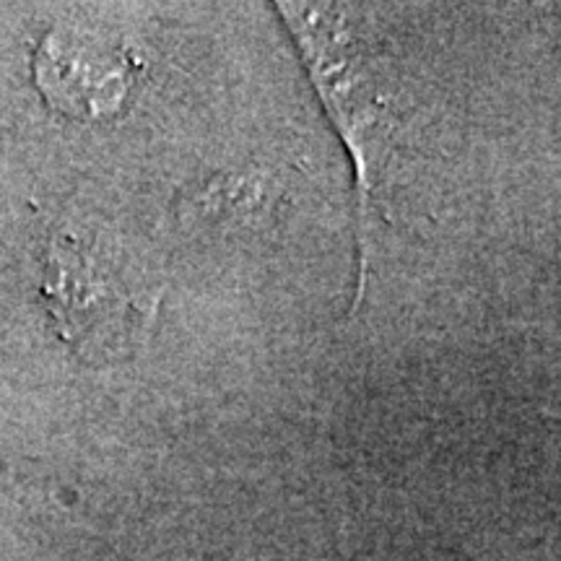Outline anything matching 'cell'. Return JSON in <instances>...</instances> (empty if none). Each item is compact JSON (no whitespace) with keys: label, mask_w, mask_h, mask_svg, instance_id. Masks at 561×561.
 Returning a JSON list of instances; mask_svg holds the SVG:
<instances>
[{"label":"cell","mask_w":561,"mask_h":561,"mask_svg":"<svg viewBox=\"0 0 561 561\" xmlns=\"http://www.w3.org/2000/svg\"><path fill=\"white\" fill-rule=\"evenodd\" d=\"M42 297L58 333L81 351H110L136 333L140 307L100 244L76 231L50 237Z\"/></svg>","instance_id":"1"},{"label":"cell","mask_w":561,"mask_h":561,"mask_svg":"<svg viewBox=\"0 0 561 561\" xmlns=\"http://www.w3.org/2000/svg\"><path fill=\"white\" fill-rule=\"evenodd\" d=\"M37 81L53 107L73 115H96L112 107L123 68L79 39L50 34L34 58Z\"/></svg>","instance_id":"2"}]
</instances>
